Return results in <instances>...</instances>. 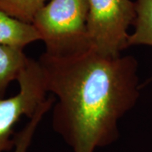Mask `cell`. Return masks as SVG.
Returning <instances> with one entry per match:
<instances>
[{"label":"cell","instance_id":"6da1fadb","mask_svg":"<svg viewBox=\"0 0 152 152\" xmlns=\"http://www.w3.org/2000/svg\"><path fill=\"white\" fill-rule=\"evenodd\" d=\"M38 62L55 96L53 128L73 152H95L119 137L120 119L140 96L138 61L92 48L78 53H44Z\"/></svg>","mask_w":152,"mask_h":152},{"label":"cell","instance_id":"7a4b0ae2","mask_svg":"<svg viewBox=\"0 0 152 152\" xmlns=\"http://www.w3.org/2000/svg\"><path fill=\"white\" fill-rule=\"evenodd\" d=\"M87 0H48L32 22L46 46L45 53L66 56L91 48Z\"/></svg>","mask_w":152,"mask_h":152},{"label":"cell","instance_id":"3957f363","mask_svg":"<svg viewBox=\"0 0 152 152\" xmlns=\"http://www.w3.org/2000/svg\"><path fill=\"white\" fill-rule=\"evenodd\" d=\"M91 46L106 56H118L128 48L129 28L136 17L132 0H87Z\"/></svg>","mask_w":152,"mask_h":152},{"label":"cell","instance_id":"277c9868","mask_svg":"<svg viewBox=\"0 0 152 152\" xmlns=\"http://www.w3.org/2000/svg\"><path fill=\"white\" fill-rule=\"evenodd\" d=\"M19 91L0 99V152L10 151L15 145L14 129L23 116L32 118L48 93L38 60L28 58L18 80Z\"/></svg>","mask_w":152,"mask_h":152},{"label":"cell","instance_id":"5b68a950","mask_svg":"<svg viewBox=\"0 0 152 152\" xmlns=\"http://www.w3.org/2000/svg\"><path fill=\"white\" fill-rule=\"evenodd\" d=\"M37 41L41 38L32 24L15 19L0 10V44L24 49Z\"/></svg>","mask_w":152,"mask_h":152},{"label":"cell","instance_id":"8992f818","mask_svg":"<svg viewBox=\"0 0 152 152\" xmlns=\"http://www.w3.org/2000/svg\"><path fill=\"white\" fill-rule=\"evenodd\" d=\"M28 58L22 48L0 44V99L4 98L11 82L18 80Z\"/></svg>","mask_w":152,"mask_h":152},{"label":"cell","instance_id":"52a82bcc","mask_svg":"<svg viewBox=\"0 0 152 152\" xmlns=\"http://www.w3.org/2000/svg\"><path fill=\"white\" fill-rule=\"evenodd\" d=\"M136 17L134 31L129 34L128 48L133 46L152 47V0H136ZM152 82V77L147 83Z\"/></svg>","mask_w":152,"mask_h":152},{"label":"cell","instance_id":"ba28073f","mask_svg":"<svg viewBox=\"0 0 152 152\" xmlns=\"http://www.w3.org/2000/svg\"><path fill=\"white\" fill-rule=\"evenodd\" d=\"M55 99L53 96H48V99L42 104V106L31 118L29 122L21 130L15 134V145L11 152H27L31 145L35 133L37 129L38 125L42 122L45 114L53 108Z\"/></svg>","mask_w":152,"mask_h":152},{"label":"cell","instance_id":"9c48e42d","mask_svg":"<svg viewBox=\"0 0 152 152\" xmlns=\"http://www.w3.org/2000/svg\"><path fill=\"white\" fill-rule=\"evenodd\" d=\"M48 0H0V10L10 16L32 24L37 12Z\"/></svg>","mask_w":152,"mask_h":152}]
</instances>
